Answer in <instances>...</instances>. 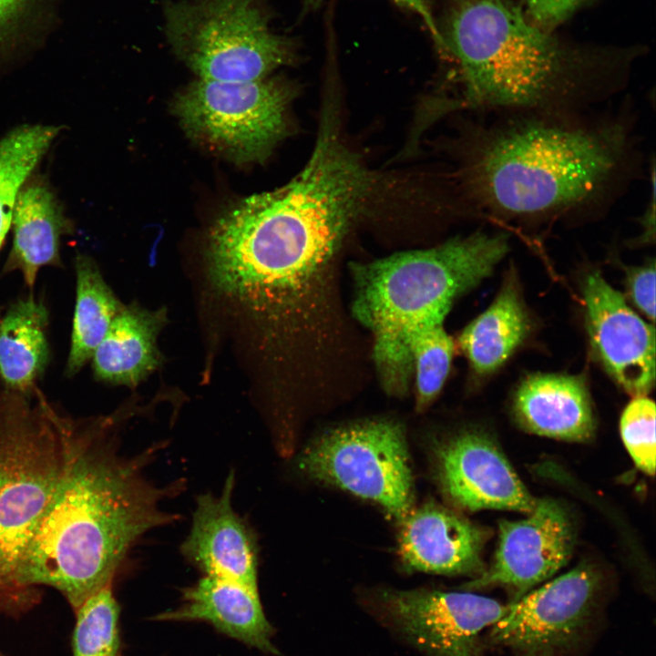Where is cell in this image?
Here are the masks:
<instances>
[{
    "instance_id": "cell-1",
    "label": "cell",
    "mask_w": 656,
    "mask_h": 656,
    "mask_svg": "<svg viewBox=\"0 0 656 656\" xmlns=\"http://www.w3.org/2000/svg\"><path fill=\"white\" fill-rule=\"evenodd\" d=\"M160 446L127 454L109 418H71L61 475L17 573L25 600L45 585L76 610L111 585L142 537L179 518L165 503L185 481L159 485L148 474Z\"/></svg>"
},
{
    "instance_id": "cell-14",
    "label": "cell",
    "mask_w": 656,
    "mask_h": 656,
    "mask_svg": "<svg viewBox=\"0 0 656 656\" xmlns=\"http://www.w3.org/2000/svg\"><path fill=\"white\" fill-rule=\"evenodd\" d=\"M437 481L454 505L529 514L537 505L507 457L486 436L463 432L436 450Z\"/></svg>"
},
{
    "instance_id": "cell-23",
    "label": "cell",
    "mask_w": 656,
    "mask_h": 656,
    "mask_svg": "<svg viewBox=\"0 0 656 656\" xmlns=\"http://www.w3.org/2000/svg\"><path fill=\"white\" fill-rule=\"evenodd\" d=\"M77 296L71 346L66 374L73 376L92 358L111 323L122 309L93 260L78 254L75 260Z\"/></svg>"
},
{
    "instance_id": "cell-20",
    "label": "cell",
    "mask_w": 656,
    "mask_h": 656,
    "mask_svg": "<svg viewBox=\"0 0 656 656\" xmlns=\"http://www.w3.org/2000/svg\"><path fill=\"white\" fill-rule=\"evenodd\" d=\"M163 321L160 311L122 307L92 355L95 376L126 385L144 379L159 363L156 340Z\"/></svg>"
},
{
    "instance_id": "cell-7",
    "label": "cell",
    "mask_w": 656,
    "mask_h": 656,
    "mask_svg": "<svg viewBox=\"0 0 656 656\" xmlns=\"http://www.w3.org/2000/svg\"><path fill=\"white\" fill-rule=\"evenodd\" d=\"M162 15L168 44L199 79L261 80L297 59L265 0H166Z\"/></svg>"
},
{
    "instance_id": "cell-32",
    "label": "cell",
    "mask_w": 656,
    "mask_h": 656,
    "mask_svg": "<svg viewBox=\"0 0 656 656\" xmlns=\"http://www.w3.org/2000/svg\"><path fill=\"white\" fill-rule=\"evenodd\" d=\"M651 197L643 210V213L639 218L640 227L641 228V234L636 238L635 243L648 244L654 241L655 237V167L654 161L651 165Z\"/></svg>"
},
{
    "instance_id": "cell-11",
    "label": "cell",
    "mask_w": 656,
    "mask_h": 656,
    "mask_svg": "<svg viewBox=\"0 0 656 656\" xmlns=\"http://www.w3.org/2000/svg\"><path fill=\"white\" fill-rule=\"evenodd\" d=\"M598 585L590 567L574 568L507 604L491 626L490 641L518 656H553L574 643L589 622Z\"/></svg>"
},
{
    "instance_id": "cell-12",
    "label": "cell",
    "mask_w": 656,
    "mask_h": 656,
    "mask_svg": "<svg viewBox=\"0 0 656 656\" xmlns=\"http://www.w3.org/2000/svg\"><path fill=\"white\" fill-rule=\"evenodd\" d=\"M585 325L592 351L628 394L647 395L655 383V330L600 272L582 283Z\"/></svg>"
},
{
    "instance_id": "cell-22",
    "label": "cell",
    "mask_w": 656,
    "mask_h": 656,
    "mask_svg": "<svg viewBox=\"0 0 656 656\" xmlns=\"http://www.w3.org/2000/svg\"><path fill=\"white\" fill-rule=\"evenodd\" d=\"M48 313L31 295L12 304L0 321V377L6 389L31 393L49 360Z\"/></svg>"
},
{
    "instance_id": "cell-16",
    "label": "cell",
    "mask_w": 656,
    "mask_h": 656,
    "mask_svg": "<svg viewBox=\"0 0 656 656\" xmlns=\"http://www.w3.org/2000/svg\"><path fill=\"white\" fill-rule=\"evenodd\" d=\"M400 524L398 554L407 570L448 576L484 572L487 532L464 517L426 503L414 507Z\"/></svg>"
},
{
    "instance_id": "cell-18",
    "label": "cell",
    "mask_w": 656,
    "mask_h": 656,
    "mask_svg": "<svg viewBox=\"0 0 656 656\" xmlns=\"http://www.w3.org/2000/svg\"><path fill=\"white\" fill-rule=\"evenodd\" d=\"M513 413L523 428L543 436L583 442L595 431L589 394L578 375L527 376L515 392Z\"/></svg>"
},
{
    "instance_id": "cell-21",
    "label": "cell",
    "mask_w": 656,
    "mask_h": 656,
    "mask_svg": "<svg viewBox=\"0 0 656 656\" xmlns=\"http://www.w3.org/2000/svg\"><path fill=\"white\" fill-rule=\"evenodd\" d=\"M530 328L517 278L510 274L488 308L461 333L459 344L472 369L486 375L498 369Z\"/></svg>"
},
{
    "instance_id": "cell-27",
    "label": "cell",
    "mask_w": 656,
    "mask_h": 656,
    "mask_svg": "<svg viewBox=\"0 0 656 656\" xmlns=\"http://www.w3.org/2000/svg\"><path fill=\"white\" fill-rule=\"evenodd\" d=\"M622 441L635 465L645 474L655 473V404L646 395L635 396L620 417Z\"/></svg>"
},
{
    "instance_id": "cell-6",
    "label": "cell",
    "mask_w": 656,
    "mask_h": 656,
    "mask_svg": "<svg viewBox=\"0 0 656 656\" xmlns=\"http://www.w3.org/2000/svg\"><path fill=\"white\" fill-rule=\"evenodd\" d=\"M70 421L36 387L0 392V608L25 601L17 573L61 475Z\"/></svg>"
},
{
    "instance_id": "cell-13",
    "label": "cell",
    "mask_w": 656,
    "mask_h": 656,
    "mask_svg": "<svg viewBox=\"0 0 656 656\" xmlns=\"http://www.w3.org/2000/svg\"><path fill=\"white\" fill-rule=\"evenodd\" d=\"M573 543L572 526L561 505L538 499L527 518L499 523L492 565L465 588L501 586L512 592L515 601L565 566Z\"/></svg>"
},
{
    "instance_id": "cell-17",
    "label": "cell",
    "mask_w": 656,
    "mask_h": 656,
    "mask_svg": "<svg viewBox=\"0 0 656 656\" xmlns=\"http://www.w3.org/2000/svg\"><path fill=\"white\" fill-rule=\"evenodd\" d=\"M154 620L206 622L261 652L279 653L258 589L233 580L203 575L183 589L178 607L156 615Z\"/></svg>"
},
{
    "instance_id": "cell-4",
    "label": "cell",
    "mask_w": 656,
    "mask_h": 656,
    "mask_svg": "<svg viewBox=\"0 0 656 656\" xmlns=\"http://www.w3.org/2000/svg\"><path fill=\"white\" fill-rule=\"evenodd\" d=\"M437 28L461 108L576 114L620 89L637 53L566 41L510 0H447Z\"/></svg>"
},
{
    "instance_id": "cell-19",
    "label": "cell",
    "mask_w": 656,
    "mask_h": 656,
    "mask_svg": "<svg viewBox=\"0 0 656 656\" xmlns=\"http://www.w3.org/2000/svg\"><path fill=\"white\" fill-rule=\"evenodd\" d=\"M13 245L4 272L18 271L29 288L44 266H59L62 236L73 231L51 188L35 179L21 189L13 210Z\"/></svg>"
},
{
    "instance_id": "cell-8",
    "label": "cell",
    "mask_w": 656,
    "mask_h": 656,
    "mask_svg": "<svg viewBox=\"0 0 656 656\" xmlns=\"http://www.w3.org/2000/svg\"><path fill=\"white\" fill-rule=\"evenodd\" d=\"M307 477L371 500L401 522L414 508V479L403 427L372 420L323 434L301 453Z\"/></svg>"
},
{
    "instance_id": "cell-29",
    "label": "cell",
    "mask_w": 656,
    "mask_h": 656,
    "mask_svg": "<svg viewBox=\"0 0 656 656\" xmlns=\"http://www.w3.org/2000/svg\"><path fill=\"white\" fill-rule=\"evenodd\" d=\"M596 0H524L527 17L537 26L554 32L583 7Z\"/></svg>"
},
{
    "instance_id": "cell-5",
    "label": "cell",
    "mask_w": 656,
    "mask_h": 656,
    "mask_svg": "<svg viewBox=\"0 0 656 656\" xmlns=\"http://www.w3.org/2000/svg\"><path fill=\"white\" fill-rule=\"evenodd\" d=\"M508 250L503 232L477 231L355 267L354 312L374 336V360L389 394L407 391L415 330L445 318L454 301L488 277Z\"/></svg>"
},
{
    "instance_id": "cell-25",
    "label": "cell",
    "mask_w": 656,
    "mask_h": 656,
    "mask_svg": "<svg viewBox=\"0 0 656 656\" xmlns=\"http://www.w3.org/2000/svg\"><path fill=\"white\" fill-rule=\"evenodd\" d=\"M444 320L436 317L422 323L409 342L418 410H424L439 394L450 370L454 343Z\"/></svg>"
},
{
    "instance_id": "cell-9",
    "label": "cell",
    "mask_w": 656,
    "mask_h": 656,
    "mask_svg": "<svg viewBox=\"0 0 656 656\" xmlns=\"http://www.w3.org/2000/svg\"><path fill=\"white\" fill-rule=\"evenodd\" d=\"M292 88L277 79H199L176 98L175 115L189 136L241 162L262 160L283 138Z\"/></svg>"
},
{
    "instance_id": "cell-10",
    "label": "cell",
    "mask_w": 656,
    "mask_h": 656,
    "mask_svg": "<svg viewBox=\"0 0 656 656\" xmlns=\"http://www.w3.org/2000/svg\"><path fill=\"white\" fill-rule=\"evenodd\" d=\"M380 620L426 656H481L480 633L507 605L470 592L384 589Z\"/></svg>"
},
{
    "instance_id": "cell-26",
    "label": "cell",
    "mask_w": 656,
    "mask_h": 656,
    "mask_svg": "<svg viewBox=\"0 0 656 656\" xmlns=\"http://www.w3.org/2000/svg\"><path fill=\"white\" fill-rule=\"evenodd\" d=\"M75 611L73 656H119V606L111 585L87 599Z\"/></svg>"
},
{
    "instance_id": "cell-30",
    "label": "cell",
    "mask_w": 656,
    "mask_h": 656,
    "mask_svg": "<svg viewBox=\"0 0 656 656\" xmlns=\"http://www.w3.org/2000/svg\"><path fill=\"white\" fill-rule=\"evenodd\" d=\"M627 291L633 304L651 322L655 320V262L627 271Z\"/></svg>"
},
{
    "instance_id": "cell-2",
    "label": "cell",
    "mask_w": 656,
    "mask_h": 656,
    "mask_svg": "<svg viewBox=\"0 0 656 656\" xmlns=\"http://www.w3.org/2000/svg\"><path fill=\"white\" fill-rule=\"evenodd\" d=\"M374 176L324 118L312 155L285 185L244 198L213 224L211 280L254 306L301 291L330 260L365 210Z\"/></svg>"
},
{
    "instance_id": "cell-3",
    "label": "cell",
    "mask_w": 656,
    "mask_h": 656,
    "mask_svg": "<svg viewBox=\"0 0 656 656\" xmlns=\"http://www.w3.org/2000/svg\"><path fill=\"white\" fill-rule=\"evenodd\" d=\"M510 113L475 131L456 172L480 213L532 222L596 211L634 174L627 120Z\"/></svg>"
},
{
    "instance_id": "cell-24",
    "label": "cell",
    "mask_w": 656,
    "mask_h": 656,
    "mask_svg": "<svg viewBox=\"0 0 656 656\" xmlns=\"http://www.w3.org/2000/svg\"><path fill=\"white\" fill-rule=\"evenodd\" d=\"M59 133L60 127L35 124L19 126L0 138V249L18 193Z\"/></svg>"
},
{
    "instance_id": "cell-28",
    "label": "cell",
    "mask_w": 656,
    "mask_h": 656,
    "mask_svg": "<svg viewBox=\"0 0 656 656\" xmlns=\"http://www.w3.org/2000/svg\"><path fill=\"white\" fill-rule=\"evenodd\" d=\"M47 0H0V55L29 36L43 16Z\"/></svg>"
},
{
    "instance_id": "cell-15",
    "label": "cell",
    "mask_w": 656,
    "mask_h": 656,
    "mask_svg": "<svg viewBox=\"0 0 656 656\" xmlns=\"http://www.w3.org/2000/svg\"><path fill=\"white\" fill-rule=\"evenodd\" d=\"M235 474L231 471L220 495L198 496L189 534L180 545L187 561L204 576L258 589V551L253 532L234 510Z\"/></svg>"
},
{
    "instance_id": "cell-31",
    "label": "cell",
    "mask_w": 656,
    "mask_h": 656,
    "mask_svg": "<svg viewBox=\"0 0 656 656\" xmlns=\"http://www.w3.org/2000/svg\"><path fill=\"white\" fill-rule=\"evenodd\" d=\"M397 5L415 13L425 23L437 47L442 51V41L437 28L436 20L431 10L428 0H392ZM323 0H302V15H307L319 7Z\"/></svg>"
}]
</instances>
